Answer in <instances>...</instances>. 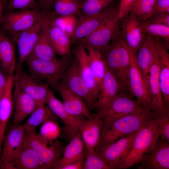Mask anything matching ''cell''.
<instances>
[{
	"instance_id": "obj_9",
	"label": "cell",
	"mask_w": 169,
	"mask_h": 169,
	"mask_svg": "<svg viewBox=\"0 0 169 169\" xmlns=\"http://www.w3.org/2000/svg\"><path fill=\"white\" fill-rule=\"evenodd\" d=\"M118 8L109 6L99 13L78 21L69 36L71 44H78L111 18L117 15Z\"/></svg>"
},
{
	"instance_id": "obj_21",
	"label": "cell",
	"mask_w": 169,
	"mask_h": 169,
	"mask_svg": "<svg viewBox=\"0 0 169 169\" xmlns=\"http://www.w3.org/2000/svg\"><path fill=\"white\" fill-rule=\"evenodd\" d=\"M121 90L120 84L106 67L105 73L95 105V110L96 113L105 110Z\"/></svg>"
},
{
	"instance_id": "obj_23",
	"label": "cell",
	"mask_w": 169,
	"mask_h": 169,
	"mask_svg": "<svg viewBox=\"0 0 169 169\" xmlns=\"http://www.w3.org/2000/svg\"><path fill=\"white\" fill-rule=\"evenodd\" d=\"M45 169L33 149L24 141L9 165L8 169Z\"/></svg>"
},
{
	"instance_id": "obj_4",
	"label": "cell",
	"mask_w": 169,
	"mask_h": 169,
	"mask_svg": "<svg viewBox=\"0 0 169 169\" xmlns=\"http://www.w3.org/2000/svg\"><path fill=\"white\" fill-rule=\"evenodd\" d=\"M133 96L130 92L121 90L105 110L96 113L103 120V128L122 117L147 109Z\"/></svg>"
},
{
	"instance_id": "obj_10",
	"label": "cell",
	"mask_w": 169,
	"mask_h": 169,
	"mask_svg": "<svg viewBox=\"0 0 169 169\" xmlns=\"http://www.w3.org/2000/svg\"><path fill=\"white\" fill-rule=\"evenodd\" d=\"M128 48L130 57L129 76L130 92L146 109L151 111H152L155 109L152 98L146 85L141 73L137 65L136 54Z\"/></svg>"
},
{
	"instance_id": "obj_29",
	"label": "cell",
	"mask_w": 169,
	"mask_h": 169,
	"mask_svg": "<svg viewBox=\"0 0 169 169\" xmlns=\"http://www.w3.org/2000/svg\"><path fill=\"white\" fill-rule=\"evenodd\" d=\"M49 13L43 29L30 55L38 59L50 60L57 59L48 33Z\"/></svg>"
},
{
	"instance_id": "obj_49",
	"label": "cell",
	"mask_w": 169,
	"mask_h": 169,
	"mask_svg": "<svg viewBox=\"0 0 169 169\" xmlns=\"http://www.w3.org/2000/svg\"><path fill=\"white\" fill-rule=\"evenodd\" d=\"M3 34V33L0 30V38Z\"/></svg>"
},
{
	"instance_id": "obj_19",
	"label": "cell",
	"mask_w": 169,
	"mask_h": 169,
	"mask_svg": "<svg viewBox=\"0 0 169 169\" xmlns=\"http://www.w3.org/2000/svg\"><path fill=\"white\" fill-rule=\"evenodd\" d=\"M147 37L151 48L152 54L151 63L149 78L150 92L152 98L155 109L164 110L160 88L159 59L153 37L147 35Z\"/></svg>"
},
{
	"instance_id": "obj_41",
	"label": "cell",
	"mask_w": 169,
	"mask_h": 169,
	"mask_svg": "<svg viewBox=\"0 0 169 169\" xmlns=\"http://www.w3.org/2000/svg\"><path fill=\"white\" fill-rule=\"evenodd\" d=\"M143 22L147 24H164L169 26V13L158 12L154 13Z\"/></svg>"
},
{
	"instance_id": "obj_18",
	"label": "cell",
	"mask_w": 169,
	"mask_h": 169,
	"mask_svg": "<svg viewBox=\"0 0 169 169\" xmlns=\"http://www.w3.org/2000/svg\"><path fill=\"white\" fill-rule=\"evenodd\" d=\"M54 90L60 94L66 111L72 116L89 119L93 116L90 110L83 100L59 83Z\"/></svg>"
},
{
	"instance_id": "obj_46",
	"label": "cell",
	"mask_w": 169,
	"mask_h": 169,
	"mask_svg": "<svg viewBox=\"0 0 169 169\" xmlns=\"http://www.w3.org/2000/svg\"><path fill=\"white\" fill-rule=\"evenodd\" d=\"M84 160L79 161L68 164L61 169H83Z\"/></svg>"
},
{
	"instance_id": "obj_24",
	"label": "cell",
	"mask_w": 169,
	"mask_h": 169,
	"mask_svg": "<svg viewBox=\"0 0 169 169\" xmlns=\"http://www.w3.org/2000/svg\"><path fill=\"white\" fill-rule=\"evenodd\" d=\"M45 104L62 120L64 124L67 135L70 139L79 131L77 126V120L79 118L71 116L66 111L62 102L56 98L51 90L50 89L49 91Z\"/></svg>"
},
{
	"instance_id": "obj_48",
	"label": "cell",
	"mask_w": 169,
	"mask_h": 169,
	"mask_svg": "<svg viewBox=\"0 0 169 169\" xmlns=\"http://www.w3.org/2000/svg\"><path fill=\"white\" fill-rule=\"evenodd\" d=\"M8 0H4V3L5 7L7 2Z\"/></svg>"
},
{
	"instance_id": "obj_44",
	"label": "cell",
	"mask_w": 169,
	"mask_h": 169,
	"mask_svg": "<svg viewBox=\"0 0 169 169\" xmlns=\"http://www.w3.org/2000/svg\"><path fill=\"white\" fill-rule=\"evenodd\" d=\"M54 0H37V8L47 12H50L53 8Z\"/></svg>"
},
{
	"instance_id": "obj_43",
	"label": "cell",
	"mask_w": 169,
	"mask_h": 169,
	"mask_svg": "<svg viewBox=\"0 0 169 169\" xmlns=\"http://www.w3.org/2000/svg\"><path fill=\"white\" fill-rule=\"evenodd\" d=\"M158 12L169 13V0H157L152 14Z\"/></svg>"
},
{
	"instance_id": "obj_7",
	"label": "cell",
	"mask_w": 169,
	"mask_h": 169,
	"mask_svg": "<svg viewBox=\"0 0 169 169\" xmlns=\"http://www.w3.org/2000/svg\"><path fill=\"white\" fill-rule=\"evenodd\" d=\"M59 83L81 98L90 110H95L96 101L87 84L81 77L74 58L61 77Z\"/></svg>"
},
{
	"instance_id": "obj_36",
	"label": "cell",
	"mask_w": 169,
	"mask_h": 169,
	"mask_svg": "<svg viewBox=\"0 0 169 169\" xmlns=\"http://www.w3.org/2000/svg\"><path fill=\"white\" fill-rule=\"evenodd\" d=\"M143 32L147 35L163 38L165 41L164 44L168 50L169 49V26L161 24H147L141 22Z\"/></svg>"
},
{
	"instance_id": "obj_5",
	"label": "cell",
	"mask_w": 169,
	"mask_h": 169,
	"mask_svg": "<svg viewBox=\"0 0 169 169\" xmlns=\"http://www.w3.org/2000/svg\"><path fill=\"white\" fill-rule=\"evenodd\" d=\"M48 13L37 8L7 12L3 15L1 25L13 39L43 19Z\"/></svg>"
},
{
	"instance_id": "obj_8",
	"label": "cell",
	"mask_w": 169,
	"mask_h": 169,
	"mask_svg": "<svg viewBox=\"0 0 169 169\" xmlns=\"http://www.w3.org/2000/svg\"><path fill=\"white\" fill-rule=\"evenodd\" d=\"M139 130L96 150L110 169H119L128 155L134 138Z\"/></svg>"
},
{
	"instance_id": "obj_47",
	"label": "cell",
	"mask_w": 169,
	"mask_h": 169,
	"mask_svg": "<svg viewBox=\"0 0 169 169\" xmlns=\"http://www.w3.org/2000/svg\"><path fill=\"white\" fill-rule=\"evenodd\" d=\"M5 8L4 0H0V26L1 25L4 14L3 13V11Z\"/></svg>"
},
{
	"instance_id": "obj_40",
	"label": "cell",
	"mask_w": 169,
	"mask_h": 169,
	"mask_svg": "<svg viewBox=\"0 0 169 169\" xmlns=\"http://www.w3.org/2000/svg\"><path fill=\"white\" fill-rule=\"evenodd\" d=\"M37 0H8L5 8L7 12L37 8Z\"/></svg>"
},
{
	"instance_id": "obj_2",
	"label": "cell",
	"mask_w": 169,
	"mask_h": 169,
	"mask_svg": "<svg viewBox=\"0 0 169 169\" xmlns=\"http://www.w3.org/2000/svg\"><path fill=\"white\" fill-rule=\"evenodd\" d=\"M72 59L71 55L50 60H40L30 55L25 62L29 73L54 90Z\"/></svg>"
},
{
	"instance_id": "obj_35",
	"label": "cell",
	"mask_w": 169,
	"mask_h": 169,
	"mask_svg": "<svg viewBox=\"0 0 169 169\" xmlns=\"http://www.w3.org/2000/svg\"><path fill=\"white\" fill-rule=\"evenodd\" d=\"M157 0H136L129 13L137 17L141 22L147 20L152 15Z\"/></svg>"
},
{
	"instance_id": "obj_16",
	"label": "cell",
	"mask_w": 169,
	"mask_h": 169,
	"mask_svg": "<svg viewBox=\"0 0 169 169\" xmlns=\"http://www.w3.org/2000/svg\"><path fill=\"white\" fill-rule=\"evenodd\" d=\"M138 164V169H169V143L159 136L151 150Z\"/></svg>"
},
{
	"instance_id": "obj_31",
	"label": "cell",
	"mask_w": 169,
	"mask_h": 169,
	"mask_svg": "<svg viewBox=\"0 0 169 169\" xmlns=\"http://www.w3.org/2000/svg\"><path fill=\"white\" fill-rule=\"evenodd\" d=\"M135 55L137 65L141 73L146 85L150 93L149 78L152 54L147 35L145 40L136 53Z\"/></svg>"
},
{
	"instance_id": "obj_6",
	"label": "cell",
	"mask_w": 169,
	"mask_h": 169,
	"mask_svg": "<svg viewBox=\"0 0 169 169\" xmlns=\"http://www.w3.org/2000/svg\"><path fill=\"white\" fill-rule=\"evenodd\" d=\"M24 141L35 151L45 169H54L61 158L64 147L59 141H42L36 131L25 132Z\"/></svg>"
},
{
	"instance_id": "obj_14",
	"label": "cell",
	"mask_w": 169,
	"mask_h": 169,
	"mask_svg": "<svg viewBox=\"0 0 169 169\" xmlns=\"http://www.w3.org/2000/svg\"><path fill=\"white\" fill-rule=\"evenodd\" d=\"M77 126L84 143V149L97 150L100 145L103 126L102 119L96 113H93L90 119H78Z\"/></svg>"
},
{
	"instance_id": "obj_32",
	"label": "cell",
	"mask_w": 169,
	"mask_h": 169,
	"mask_svg": "<svg viewBox=\"0 0 169 169\" xmlns=\"http://www.w3.org/2000/svg\"><path fill=\"white\" fill-rule=\"evenodd\" d=\"M84 46L87 50L92 73L100 91L106 72L105 64L100 51L90 46Z\"/></svg>"
},
{
	"instance_id": "obj_37",
	"label": "cell",
	"mask_w": 169,
	"mask_h": 169,
	"mask_svg": "<svg viewBox=\"0 0 169 169\" xmlns=\"http://www.w3.org/2000/svg\"><path fill=\"white\" fill-rule=\"evenodd\" d=\"M61 132V128L57 122L49 120L42 124L38 138L42 141L49 142L57 140Z\"/></svg>"
},
{
	"instance_id": "obj_22",
	"label": "cell",
	"mask_w": 169,
	"mask_h": 169,
	"mask_svg": "<svg viewBox=\"0 0 169 169\" xmlns=\"http://www.w3.org/2000/svg\"><path fill=\"white\" fill-rule=\"evenodd\" d=\"M72 52L78 62L80 74L89 86L96 103L99 89L90 67L86 50L83 44L79 43L73 48Z\"/></svg>"
},
{
	"instance_id": "obj_39",
	"label": "cell",
	"mask_w": 169,
	"mask_h": 169,
	"mask_svg": "<svg viewBox=\"0 0 169 169\" xmlns=\"http://www.w3.org/2000/svg\"><path fill=\"white\" fill-rule=\"evenodd\" d=\"M83 169H110L94 149H84Z\"/></svg>"
},
{
	"instance_id": "obj_26",
	"label": "cell",
	"mask_w": 169,
	"mask_h": 169,
	"mask_svg": "<svg viewBox=\"0 0 169 169\" xmlns=\"http://www.w3.org/2000/svg\"><path fill=\"white\" fill-rule=\"evenodd\" d=\"M15 43L4 34L0 38V67L8 76L14 74L16 65Z\"/></svg>"
},
{
	"instance_id": "obj_17",
	"label": "cell",
	"mask_w": 169,
	"mask_h": 169,
	"mask_svg": "<svg viewBox=\"0 0 169 169\" xmlns=\"http://www.w3.org/2000/svg\"><path fill=\"white\" fill-rule=\"evenodd\" d=\"M48 13L43 19L12 39L17 45L20 63L25 62L31 55L43 29Z\"/></svg>"
},
{
	"instance_id": "obj_3",
	"label": "cell",
	"mask_w": 169,
	"mask_h": 169,
	"mask_svg": "<svg viewBox=\"0 0 169 169\" xmlns=\"http://www.w3.org/2000/svg\"><path fill=\"white\" fill-rule=\"evenodd\" d=\"M151 116V111L146 109L120 118L103 128L98 148L138 130Z\"/></svg>"
},
{
	"instance_id": "obj_45",
	"label": "cell",
	"mask_w": 169,
	"mask_h": 169,
	"mask_svg": "<svg viewBox=\"0 0 169 169\" xmlns=\"http://www.w3.org/2000/svg\"><path fill=\"white\" fill-rule=\"evenodd\" d=\"M8 77L0 67V98L7 84Z\"/></svg>"
},
{
	"instance_id": "obj_25",
	"label": "cell",
	"mask_w": 169,
	"mask_h": 169,
	"mask_svg": "<svg viewBox=\"0 0 169 169\" xmlns=\"http://www.w3.org/2000/svg\"><path fill=\"white\" fill-rule=\"evenodd\" d=\"M84 159V145L78 131L70 139L64 149L62 156L55 166V169H61L70 163Z\"/></svg>"
},
{
	"instance_id": "obj_30",
	"label": "cell",
	"mask_w": 169,
	"mask_h": 169,
	"mask_svg": "<svg viewBox=\"0 0 169 169\" xmlns=\"http://www.w3.org/2000/svg\"><path fill=\"white\" fill-rule=\"evenodd\" d=\"M46 104L38 106L31 114L29 118L23 125L25 131L27 132L36 131V127L49 120L57 122L59 118Z\"/></svg>"
},
{
	"instance_id": "obj_15",
	"label": "cell",
	"mask_w": 169,
	"mask_h": 169,
	"mask_svg": "<svg viewBox=\"0 0 169 169\" xmlns=\"http://www.w3.org/2000/svg\"><path fill=\"white\" fill-rule=\"evenodd\" d=\"M120 31L126 44L136 54L145 40L147 35L141 26V21L135 15L129 13L122 20Z\"/></svg>"
},
{
	"instance_id": "obj_27",
	"label": "cell",
	"mask_w": 169,
	"mask_h": 169,
	"mask_svg": "<svg viewBox=\"0 0 169 169\" xmlns=\"http://www.w3.org/2000/svg\"><path fill=\"white\" fill-rule=\"evenodd\" d=\"M159 59L160 88L164 110L169 112V54L162 48L158 51Z\"/></svg>"
},
{
	"instance_id": "obj_34",
	"label": "cell",
	"mask_w": 169,
	"mask_h": 169,
	"mask_svg": "<svg viewBox=\"0 0 169 169\" xmlns=\"http://www.w3.org/2000/svg\"><path fill=\"white\" fill-rule=\"evenodd\" d=\"M116 0H83L80 9V19L97 14Z\"/></svg>"
},
{
	"instance_id": "obj_13",
	"label": "cell",
	"mask_w": 169,
	"mask_h": 169,
	"mask_svg": "<svg viewBox=\"0 0 169 169\" xmlns=\"http://www.w3.org/2000/svg\"><path fill=\"white\" fill-rule=\"evenodd\" d=\"M20 89L32 98L38 106L45 104L49 86L30 73L21 70L19 65L17 74L14 75Z\"/></svg>"
},
{
	"instance_id": "obj_11",
	"label": "cell",
	"mask_w": 169,
	"mask_h": 169,
	"mask_svg": "<svg viewBox=\"0 0 169 169\" xmlns=\"http://www.w3.org/2000/svg\"><path fill=\"white\" fill-rule=\"evenodd\" d=\"M25 130L21 124L12 125L5 136L0 155V169H8L23 142Z\"/></svg>"
},
{
	"instance_id": "obj_42",
	"label": "cell",
	"mask_w": 169,
	"mask_h": 169,
	"mask_svg": "<svg viewBox=\"0 0 169 169\" xmlns=\"http://www.w3.org/2000/svg\"><path fill=\"white\" fill-rule=\"evenodd\" d=\"M136 0H120L117 16L120 21L127 16Z\"/></svg>"
},
{
	"instance_id": "obj_33",
	"label": "cell",
	"mask_w": 169,
	"mask_h": 169,
	"mask_svg": "<svg viewBox=\"0 0 169 169\" xmlns=\"http://www.w3.org/2000/svg\"><path fill=\"white\" fill-rule=\"evenodd\" d=\"M83 0H54L53 11L57 16L65 17L75 14L80 16Z\"/></svg>"
},
{
	"instance_id": "obj_1",
	"label": "cell",
	"mask_w": 169,
	"mask_h": 169,
	"mask_svg": "<svg viewBox=\"0 0 169 169\" xmlns=\"http://www.w3.org/2000/svg\"><path fill=\"white\" fill-rule=\"evenodd\" d=\"M159 136L157 122L152 115L137 133L128 155L119 169H126L139 163L152 149Z\"/></svg>"
},
{
	"instance_id": "obj_38",
	"label": "cell",
	"mask_w": 169,
	"mask_h": 169,
	"mask_svg": "<svg viewBox=\"0 0 169 169\" xmlns=\"http://www.w3.org/2000/svg\"><path fill=\"white\" fill-rule=\"evenodd\" d=\"M151 113L157 122L159 136L169 143V112L156 109Z\"/></svg>"
},
{
	"instance_id": "obj_20",
	"label": "cell",
	"mask_w": 169,
	"mask_h": 169,
	"mask_svg": "<svg viewBox=\"0 0 169 169\" xmlns=\"http://www.w3.org/2000/svg\"><path fill=\"white\" fill-rule=\"evenodd\" d=\"M13 86V100L15 111L13 124L19 125L38 105L32 98L20 89L14 78Z\"/></svg>"
},
{
	"instance_id": "obj_28",
	"label": "cell",
	"mask_w": 169,
	"mask_h": 169,
	"mask_svg": "<svg viewBox=\"0 0 169 169\" xmlns=\"http://www.w3.org/2000/svg\"><path fill=\"white\" fill-rule=\"evenodd\" d=\"M48 33L52 46L56 54L62 56L71 55V44L68 34L49 22V13Z\"/></svg>"
},
{
	"instance_id": "obj_12",
	"label": "cell",
	"mask_w": 169,
	"mask_h": 169,
	"mask_svg": "<svg viewBox=\"0 0 169 169\" xmlns=\"http://www.w3.org/2000/svg\"><path fill=\"white\" fill-rule=\"evenodd\" d=\"M120 21L117 15L82 39L79 43L88 46L101 53L109 46L114 36L120 29Z\"/></svg>"
}]
</instances>
